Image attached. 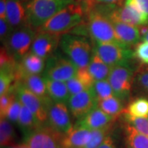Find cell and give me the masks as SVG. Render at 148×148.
Segmentation results:
<instances>
[{"mask_svg": "<svg viewBox=\"0 0 148 148\" xmlns=\"http://www.w3.org/2000/svg\"><path fill=\"white\" fill-rule=\"evenodd\" d=\"M85 20L82 5L75 1L59 11L37 30L60 35L68 34Z\"/></svg>", "mask_w": 148, "mask_h": 148, "instance_id": "6da1fadb", "label": "cell"}, {"mask_svg": "<svg viewBox=\"0 0 148 148\" xmlns=\"http://www.w3.org/2000/svg\"><path fill=\"white\" fill-rule=\"evenodd\" d=\"M59 46L77 69L88 66L92 54V44L87 37L72 34H62Z\"/></svg>", "mask_w": 148, "mask_h": 148, "instance_id": "7a4b0ae2", "label": "cell"}, {"mask_svg": "<svg viewBox=\"0 0 148 148\" xmlns=\"http://www.w3.org/2000/svg\"><path fill=\"white\" fill-rule=\"evenodd\" d=\"M75 0H32L26 5L27 24L38 29Z\"/></svg>", "mask_w": 148, "mask_h": 148, "instance_id": "3957f363", "label": "cell"}, {"mask_svg": "<svg viewBox=\"0 0 148 148\" xmlns=\"http://www.w3.org/2000/svg\"><path fill=\"white\" fill-rule=\"evenodd\" d=\"M86 23L92 42H109L125 47L118 39L112 22L106 16L91 10L86 15Z\"/></svg>", "mask_w": 148, "mask_h": 148, "instance_id": "277c9868", "label": "cell"}, {"mask_svg": "<svg viewBox=\"0 0 148 148\" xmlns=\"http://www.w3.org/2000/svg\"><path fill=\"white\" fill-rule=\"evenodd\" d=\"M137 69L133 60L111 67L108 80L112 86L115 97L122 101L130 97Z\"/></svg>", "mask_w": 148, "mask_h": 148, "instance_id": "5b68a950", "label": "cell"}, {"mask_svg": "<svg viewBox=\"0 0 148 148\" xmlns=\"http://www.w3.org/2000/svg\"><path fill=\"white\" fill-rule=\"evenodd\" d=\"M36 34L37 29L27 24L12 30L3 46L18 61L30 51Z\"/></svg>", "mask_w": 148, "mask_h": 148, "instance_id": "8992f818", "label": "cell"}, {"mask_svg": "<svg viewBox=\"0 0 148 148\" xmlns=\"http://www.w3.org/2000/svg\"><path fill=\"white\" fill-rule=\"evenodd\" d=\"M92 51L97 53L105 63L111 67L134 60V55L131 48L109 42H93Z\"/></svg>", "mask_w": 148, "mask_h": 148, "instance_id": "52a82bcc", "label": "cell"}, {"mask_svg": "<svg viewBox=\"0 0 148 148\" xmlns=\"http://www.w3.org/2000/svg\"><path fill=\"white\" fill-rule=\"evenodd\" d=\"M24 142L30 148H65L64 134L45 124L24 136Z\"/></svg>", "mask_w": 148, "mask_h": 148, "instance_id": "ba28073f", "label": "cell"}, {"mask_svg": "<svg viewBox=\"0 0 148 148\" xmlns=\"http://www.w3.org/2000/svg\"><path fill=\"white\" fill-rule=\"evenodd\" d=\"M77 67L68 57L57 55L51 56L46 60L44 77L60 82H66L76 75Z\"/></svg>", "mask_w": 148, "mask_h": 148, "instance_id": "9c48e42d", "label": "cell"}, {"mask_svg": "<svg viewBox=\"0 0 148 148\" xmlns=\"http://www.w3.org/2000/svg\"><path fill=\"white\" fill-rule=\"evenodd\" d=\"M16 97L23 106L34 114L42 125L47 124L48 121V106L38 96L31 92L20 82H15L12 85Z\"/></svg>", "mask_w": 148, "mask_h": 148, "instance_id": "30bf717a", "label": "cell"}, {"mask_svg": "<svg viewBox=\"0 0 148 148\" xmlns=\"http://www.w3.org/2000/svg\"><path fill=\"white\" fill-rule=\"evenodd\" d=\"M110 21H119L136 27L148 25V16L142 13L132 4L116 6L112 10L108 17Z\"/></svg>", "mask_w": 148, "mask_h": 148, "instance_id": "8fae6325", "label": "cell"}, {"mask_svg": "<svg viewBox=\"0 0 148 148\" xmlns=\"http://www.w3.org/2000/svg\"><path fill=\"white\" fill-rule=\"evenodd\" d=\"M62 35L38 31L33 41L31 52L47 60L56 52Z\"/></svg>", "mask_w": 148, "mask_h": 148, "instance_id": "7c38bea8", "label": "cell"}, {"mask_svg": "<svg viewBox=\"0 0 148 148\" xmlns=\"http://www.w3.org/2000/svg\"><path fill=\"white\" fill-rule=\"evenodd\" d=\"M47 125L65 134L73 128L67 106L65 103L53 102L48 108Z\"/></svg>", "mask_w": 148, "mask_h": 148, "instance_id": "4fadbf2b", "label": "cell"}, {"mask_svg": "<svg viewBox=\"0 0 148 148\" xmlns=\"http://www.w3.org/2000/svg\"><path fill=\"white\" fill-rule=\"evenodd\" d=\"M67 103L72 115L78 119L97 106V101L90 89L71 95Z\"/></svg>", "mask_w": 148, "mask_h": 148, "instance_id": "5bb4252c", "label": "cell"}, {"mask_svg": "<svg viewBox=\"0 0 148 148\" xmlns=\"http://www.w3.org/2000/svg\"><path fill=\"white\" fill-rule=\"evenodd\" d=\"M45 65V60L29 51L18 61L15 71V82L20 81L25 75L40 74L44 71Z\"/></svg>", "mask_w": 148, "mask_h": 148, "instance_id": "9a60e30c", "label": "cell"}, {"mask_svg": "<svg viewBox=\"0 0 148 148\" xmlns=\"http://www.w3.org/2000/svg\"><path fill=\"white\" fill-rule=\"evenodd\" d=\"M116 117L110 116L95 107L84 116L78 119L76 125L87 128L90 130L102 129L112 125Z\"/></svg>", "mask_w": 148, "mask_h": 148, "instance_id": "2e32d148", "label": "cell"}, {"mask_svg": "<svg viewBox=\"0 0 148 148\" xmlns=\"http://www.w3.org/2000/svg\"><path fill=\"white\" fill-rule=\"evenodd\" d=\"M6 21L12 30L27 25L26 3L22 0H7Z\"/></svg>", "mask_w": 148, "mask_h": 148, "instance_id": "e0dca14e", "label": "cell"}, {"mask_svg": "<svg viewBox=\"0 0 148 148\" xmlns=\"http://www.w3.org/2000/svg\"><path fill=\"white\" fill-rule=\"evenodd\" d=\"M118 39L125 47L136 46L141 40L138 27L119 21H111Z\"/></svg>", "mask_w": 148, "mask_h": 148, "instance_id": "ac0fdd59", "label": "cell"}, {"mask_svg": "<svg viewBox=\"0 0 148 148\" xmlns=\"http://www.w3.org/2000/svg\"><path fill=\"white\" fill-rule=\"evenodd\" d=\"M18 82L38 96L47 105L48 108L53 102L48 95L45 77L40 76L39 74L25 75Z\"/></svg>", "mask_w": 148, "mask_h": 148, "instance_id": "d6986e66", "label": "cell"}, {"mask_svg": "<svg viewBox=\"0 0 148 148\" xmlns=\"http://www.w3.org/2000/svg\"><path fill=\"white\" fill-rule=\"evenodd\" d=\"M91 130L75 125L64 134L63 145L65 148H82L89 141Z\"/></svg>", "mask_w": 148, "mask_h": 148, "instance_id": "ffe728a7", "label": "cell"}, {"mask_svg": "<svg viewBox=\"0 0 148 148\" xmlns=\"http://www.w3.org/2000/svg\"><path fill=\"white\" fill-rule=\"evenodd\" d=\"M48 95L55 103L68 102L70 94L66 83L45 78Z\"/></svg>", "mask_w": 148, "mask_h": 148, "instance_id": "44dd1931", "label": "cell"}, {"mask_svg": "<svg viewBox=\"0 0 148 148\" xmlns=\"http://www.w3.org/2000/svg\"><path fill=\"white\" fill-rule=\"evenodd\" d=\"M88 69L94 80L99 81L108 78L111 66L105 63L99 56L92 51L91 59L88 65Z\"/></svg>", "mask_w": 148, "mask_h": 148, "instance_id": "7402d4cb", "label": "cell"}, {"mask_svg": "<svg viewBox=\"0 0 148 148\" xmlns=\"http://www.w3.org/2000/svg\"><path fill=\"white\" fill-rule=\"evenodd\" d=\"M17 123L25 135L39 128L42 125L34 114L23 105L22 106Z\"/></svg>", "mask_w": 148, "mask_h": 148, "instance_id": "603a6c76", "label": "cell"}, {"mask_svg": "<svg viewBox=\"0 0 148 148\" xmlns=\"http://www.w3.org/2000/svg\"><path fill=\"white\" fill-rule=\"evenodd\" d=\"M126 148H148V136L126 125L125 128Z\"/></svg>", "mask_w": 148, "mask_h": 148, "instance_id": "cb8c5ba5", "label": "cell"}, {"mask_svg": "<svg viewBox=\"0 0 148 148\" xmlns=\"http://www.w3.org/2000/svg\"><path fill=\"white\" fill-rule=\"evenodd\" d=\"M133 91L148 97V65L138 67L132 86Z\"/></svg>", "mask_w": 148, "mask_h": 148, "instance_id": "d4e9b609", "label": "cell"}, {"mask_svg": "<svg viewBox=\"0 0 148 148\" xmlns=\"http://www.w3.org/2000/svg\"><path fill=\"white\" fill-rule=\"evenodd\" d=\"M97 107L106 114L114 117L123 113L125 110L123 101L115 96L98 101Z\"/></svg>", "mask_w": 148, "mask_h": 148, "instance_id": "484cf974", "label": "cell"}, {"mask_svg": "<svg viewBox=\"0 0 148 148\" xmlns=\"http://www.w3.org/2000/svg\"><path fill=\"white\" fill-rule=\"evenodd\" d=\"M16 134L11 122L7 119H1L0 121V145L1 147L14 145Z\"/></svg>", "mask_w": 148, "mask_h": 148, "instance_id": "4316f807", "label": "cell"}, {"mask_svg": "<svg viewBox=\"0 0 148 148\" xmlns=\"http://www.w3.org/2000/svg\"><path fill=\"white\" fill-rule=\"evenodd\" d=\"M123 112L134 116L148 117V99L144 97L136 98L129 103Z\"/></svg>", "mask_w": 148, "mask_h": 148, "instance_id": "83f0119b", "label": "cell"}, {"mask_svg": "<svg viewBox=\"0 0 148 148\" xmlns=\"http://www.w3.org/2000/svg\"><path fill=\"white\" fill-rule=\"evenodd\" d=\"M90 90L97 101V103L103 99L114 96L113 90L108 79L95 81Z\"/></svg>", "mask_w": 148, "mask_h": 148, "instance_id": "f1b7e54d", "label": "cell"}, {"mask_svg": "<svg viewBox=\"0 0 148 148\" xmlns=\"http://www.w3.org/2000/svg\"><path fill=\"white\" fill-rule=\"evenodd\" d=\"M123 116L127 125L134 127L138 132L148 136V117L134 116L123 112Z\"/></svg>", "mask_w": 148, "mask_h": 148, "instance_id": "f546056e", "label": "cell"}, {"mask_svg": "<svg viewBox=\"0 0 148 148\" xmlns=\"http://www.w3.org/2000/svg\"><path fill=\"white\" fill-rule=\"evenodd\" d=\"M110 126L104 127L102 129L93 130H91V136L89 141L82 148H98L103 143L105 138L107 137L110 130Z\"/></svg>", "mask_w": 148, "mask_h": 148, "instance_id": "4dcf8cb0", "label": "cell"}, {"mask_svg": "<svg viewBox=\"0 0 148 148\" xmlns=\"http://www.w3.org/2000/svg\"><path fill=\"white\" fill-rule=\"evenodd\" d=\"M15 82V71L0 69V95L8 92Z\"/></svg>", "mask_w": 148, "mask_h": 148, "instance_id": "1f68e13d", "label": "cell"}, {"mask_svg": "<svg viewBox=\"0 0 148 148\" xmlns=\"http://www.w3.org/2000/svg\"><path fill=\"white\" fill-rule=\"evenodd\" d=\"M16 98V92L14 88L11 87L8 92L1 95L0 97V116L1 119H6L8 109Z\"/></svg>", "mask_w": 148, "mask_h": 148, "instance_id": "d6a6232c", "label": "cell"}, {"mask_svg": "<svg viewBox=\"0 0 148 148\" xmlns=\"http://www.w3.org/2000/svg\"><path fill=\"white\" fill-rule=\"evenodd\" d=\"M134 58L140 62L148 65V42L143 41L135 46L134 51Z\"/></svg>", "mask_w": 148, "mask_h": 148, "instance_id": "836d02e7", "label": "cell"}, {"mask_svg": "<svg viewBox=\"0 0 148 148\" xmlns=\"http://www.w3.org/2000/svg\"><path fill=\"white\" fill-rule=\"evenodd\" d=\"M22 106H23L22 103L16 97L15 100L13 101L10 108L8 109V113H7L6 115V119L11 123H18V117H19Z\"/></svg>", "mask_w": 148, "mask_h": 148, "instance_id": "e575fe53", "label": "cell"}, {"mask_svg": "<svg viewBox=\"0 0 148 148\" xmlns=\"http://www.w3.org/2000/svg\"><path fill=\"white\" fill-rule=\"evenodd\" d=\"M65 83L70 95H75L85 90H87L84 84L76 76H74L72 78L68 79Z\"/></svg>", "mask_w": 148, "mask_h": 148, "instance_id": "d590c367", "label": "cell"}, {"mask_svg": "<svg viewBox=\"0 0 148 148\" xmlns=\"http://www.w3.org/2000/svg\"><path fill=\"white\" fill-rule=\"evenodd\" d=\"M75 76L84 84V86H86L87 89H90L93 85L94 82H95L88 71V66L78 68Z\"/></svg>", "mask_w": 148, "mask_h": 148, "instance_id": "8d00e7d4", "label": "cell"}, {"mask_svg": "<svg viewBox=\"0 0 148 148\" xmlns=\"http://www.w3.org/2000/svg\"><path fill=\"white\" fill-rule=\"evenodd\" d=\"M12 31V29L6 19L0 18V39L1 43L4 42Z\"/></svg>", "mask_w": 148, "mask_h": 148, "instance_id": "74e56055", "label": "cell"}, {"mask_svg": "<svg viewBox=\"0 0 148 148\" xmlns=\"http://www.w3.org/2000/svg\"><path fill=\"white\" fill-rule=\"evenodd\" d=\"M126 4H132L142 13L148 16V0H125Z\"/></svg>", "mask_w": 148, "mask_h": 148, "instance_id": "f35d334b", "label": "cell"}, {"mask_svg": "<svg viewBox=\"0 0 148 148\" xmlns=\"http://www.w3.org/2000/svg\"><path fill=\"white\" fill-rule=\"evenodd\" d=\"M75 1L82 5L85 15H86L92 10L96 3L95 0H75Z\"/></svg>", "mask_w": 148, "mask_h": 148, "instance_id": "ab89813d", "label": "cell"}, {"mask_svg": "<svg viewBox=\"0 0 148 148\" xmlns=\"http://www.w3.org/2000/svg\"><path fill=\"white\" fill-rule=\"evenodd\" d=\"M98 148H116V147L112 138L108 135Z\"/></svg>", "mask_w": 148, "mask_h": 148, "instance_id": "60d3db41", "label": "cell"}, {"mask_svg": "<svg viewBox=\"0 0 148 148\" xmlns=\"http://www.w3.org/2000/svg\"><path fill=\"white\" fill-rule=\"evenodd\" d=\"M7 0H0V18L6 19Z\"/></svg>", "mask_w": 148, "mask_h": 148, "instance_id": "b9f144b4", "label": "cell"}, {"mask_svg": "<svg viewBox=\"0 0 148 148\" xmlns=\"http://www.w3.org/2000/svg\"><path fill=\"white\" fill-rule=\"evenodd\" d=\"M95 3H107V4H113L117 5H123L124 0H95Z\"/></svg>", "mask_w": 148, "mask_h": 148, "instance_id": "7bdbcfd3", "label": "cell"}, {"mask_svg": "<svg viewBox=\"0 0 148 148\" xmlns=\"http://www.w3.org/2000/svg\"><path fill=\"white\" fill-rule=\"evenodd\" d=\"M141 40L143 41L148 42V25L140 27L139 28Z\"/></svg>", "mask_w": 148, "mask_h": 148, "instance_id": "ee69618b", "label": "cell"}, {"mask_svg": "<svg viewBox=\"0 0 148 148\" xmlns=\"http://www.w3.org/2000/svg\"><path fill=\"white\" fill-rule=\"evenodd\" d=\"M18 146L19 147V148H30L29 146L27 145V143H25V142H23V143H22L21 144H18Z\"/></svg>", "mask_w": 148, "mask_h": 148, "instance_id": "f6af8a7d", "label": "cell"}, {"mask_svg": "<svg viewBox=\"0 0 148 148\" xmlns=\"http://www.w3.org/2000/svg\"><path fill=\"white\" fill-rule=\"evenodd\" d=\"M3 148H19V147H18V145H12V146H8V147H3Z\"/></svg>", "mask_w": 148, "mask_h": 148, "instance_id": "bcb514c9", "label": "cell"}, {"mask_svg": "<svg viewBox=\"0 0 148 148\" xmlns=\"http://www.w3.org/2000/svg\"><path fill=\"white\" fill-rule=\"evenodd\" d=\"M22 1H24V2L26 3V5H27V3H29L30 1H32V0H22Z\"/></svg>", "mask_w": 148, "mask_h": 148, "instance_id": "7dc6e473", "label": "cell"}]
</instances>
